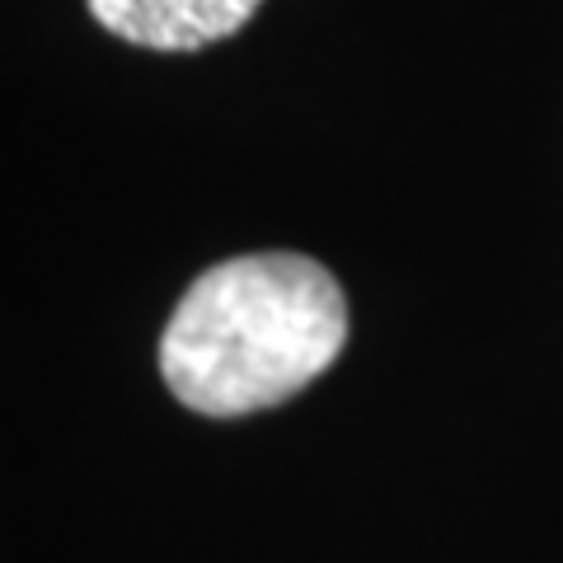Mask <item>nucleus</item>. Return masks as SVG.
I'll use <instances>...</instances> for the list:
<instances>
[{"mask_svg":"<svg viewBox=\"0 0 563 563\" xmlns=\"http://www.w3.org/2000/svg\"><path fill=\"white\" fill-rule=\"evenodd\" d=\"M347 343V301L306 254H240L179 296L161 376L192 413L240 418L301 395Z\"/></svg>","mask_w":563,"mask_h":563,"instance_id":"nucleus-1","label":"nucleus"},{"mask_svg":"<svg viewBox=\"0 0 563 563\" xmlns=\"http://www.w3.org/2000/svg\"><path fill=\"white\" fill-rule=\"evenodd\" d=\"M85 5L95 24L122 43L151 52H198L240 33L263 0H85Z\"/></svg>","mask_w":563,"mask_h":563,"instance_id":"nucleus-2","label":"nucleus"}]
</instances>
